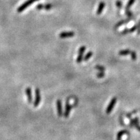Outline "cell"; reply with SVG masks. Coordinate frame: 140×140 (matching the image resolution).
Listing matches in <instances>:
<instances>
[{
  "instance_id": "ac0fdd59",
  "label": "cell",
  "mask_w": 140,
  "mask_h": 140,
  "mask_svg": "<svg viewBox=\"0 0 140 140\" xmlns=\"http://www.w3.org/2000/svg\"><path fill=\"white\" fill-rule=\"evenodd\" d=\"M131 58H132L133 61H136L137 59V55H136V53L135 51H131Z\"/></svg>"
},
{
  "instance_id": "7402d4cb",
  "label": "cell",
  "mask_w": 140,
  "mask_h": 140,
  "mask_svg": "<svg viewBox=\"0 0 140 140\" xmlns=\"http://www.w3.org/2000/svg\"><path fill=\"white\" fill-rule=\"evenodd\" d=\"M104 75H105V73H104V72H99V73L98 72V73H97V76L99 78H102V77H104Z\"/></svg>"
},
{
  "instance_id": "5b68a950",
  "label": "cell",
  "mask_w": 140,
  "mask_h": 140,
  "mask_svg": "<svg viewBox=\"0 0 140 140\" xmlns=\"http://www.w3.org/2000/svg\"><path fill=\"white\" fill-rule=\"evenodd\" d=\"M71 110H72V106L69 103V99H67L66 101V107H65V112L64 114V116L66 118H67L69 115L70 112H71Z\"/></svg>"
},
{
  "instance_id": "d4e9b609",
  "label": "cell",
  "mask_w": 140,
  "mask_h": 140,
  "mask_svg": "<svg viewBox=\"0 0 140 140\" xmlns=\"http://www.w3.org/2000/svg\"><path fill=\"white\" fill-rule=\"evenodd\" d=\"M44 5L39 4V5H38L37 7H36V8H37L38 10H41V9H42V8H44Z\"/></svg>"
},
{
  "instance_id": "9c48e42d",
  "label": "cell",
  "mask_w": 140,
  "mask_h": 140,
  "mask_svg": "<svg viewBox=\"0 0 140 140\" xmlns=\"http://www.w3.org/2000/svg\"><path fill=\"white\" fill-rule=\"evenodd\" d=\"M132 18H127V19H123V20L119 21V22H117V23L115 24V27H114V29H117V28H119V27H121V25H124V24H126V23H128V22H130V21L132 19Z\"/></svg>"
},
{
  "instance_id": "30bf717a",
  "label": "cell",
  "mask_w": 140,
  "mask_h": 140,
  "mask_svg": "<svg viewBox=\"0 0 140 140\" xmlns=\"http://www.w3.org/2000/svg\"><path fill=\"white\" fill-rule=\"evenodd\" d=\"M105 5H106V4H105L104 2H101L99 3V5H98V7H97V12H96V14H97V15H99V14H101L102 13H103V10H104V7H105Z\"/></svg>"
},
{
  "instance_id": "e0dca14e",
  "label": "cell",
  "mask_w": 140,
  "mask_h": 140,
  "mask_svg": "<svg viewBox=\"0 0 140 140\" xmlns=\"http://www.w3.org/2000/svg\"><path fill=\"white\" fill-rule=\"evenodd\" d=\"M125 14L128 18H133V13L130 10H125Z\"/></svg>"
},
{
  "instance_id": "9a60e30c",
  "label": "cell",
  "mask_w": 140,
  "mask_h": 140,
  "mask_svg": "<svg viewBox=\"0 0 140 140\" xmlns=\"http://www.w3.org/2000/svg\"><path fill=\"white\" fill-rule=\"evenodd\" d=\"M92 55H93V52H92V51H89V52L84 56V57L83 58V60H84V61H88V60L92 57Z\"/></svg>"
},
{
  "instance_id": "7c38bea8",
  "label": "cell",
  "mask_w": 140,
  "mask_h": 140,
  "mask_svg": "<svg viewBox=\"0 0 140 140\" xmlns=\"http://www.w3.org/2000/svg\"><path fill=\"white\" fill-rule=\"evenodd\" d=\"M131 51L129 49H123L119 51V55L121 56H126L128 55H131Z\"/></svg>"
},
{
  "instance_id": "ba28073f",
  "label": "cell",
  "mask_w": 140,
  "mask_h": 140,
  "mask_svg": "<svg viewBox=\"0 0 140 140\" xmlns=\"http://www.w3.org/2000/svg\"><path fill=\"white\" fill-rule=\"evenodd\" d=\"M25 93L27 96V100L29 103H31L33 102V95H32V89L30 87H27L25 89Z\"/></svg>"
},
{
  "instance_id": "8fae6325",
  "label": "cell",
  "mask_w": 140,
  "mask_h": 140,
  "mask_svg": "<svg viewBox=\"0 0 140 140\" xmlns=\"http://www.w3.org/2000/svg\"><path fill=\"white\" fill-rule=\"evenodd\" d=\"M125 134H129V132H128L127 130H122V131H119L117 133V140H121L123 136Z\"/></svg>"
},
{
  "instance_id": "44dd1931",
  "label": "cell",
  "mask_w": 140,
  "mask_h": 140,
  "mask_svg": "<svg viewBox=\"0 0 140 140\" xmlns=\"http://www.w3.org/2000/svg\"><path fill=\"white\" fill-rule=\"evenodd\" d=\"M137 25H134L132 27H131V29H129V33H132L134 32H135V31L137 30Z\"/></svg>"
},
{
  "instance_id": "ffe728a7",
  "label": "cell",
  "mask_w": 140,
  "mask_h": 140,
  "mask_svg": "<svg viewBox=\"0 0 140 140\" xmlns=\"http://www.w3.org/2000/svg\"><path fill=\"white\" fill-rule=\"evenodd\" d=\"M52 8H53V5L51 4H50V3H47V4L44 5V8H45V9L47 10V11L51 9Z\"/></svg>"
},
{
  "instance_id": "cb8c5ba5",
  "label": "cell",
  "mask_w": 140,
  "mask_h": 140,
  "mask_svg": "<svg viewBox=\"0 0 140 140\" xmlns=\"http://www.w3.org/2000/svg\"><path fill=\"white\" fill-rule=\"evenodd\" d=\"M137 34H140V20L139 21L138 23L137 24Z\"/></svg>"
},
{
  "instance_id": "2e32d148",
  "label": "cell",
  "mask_w": 140,
  "mask_h": 140,
  "mask_svg": "<svg viewBox=\"0 0 140 140\" xmlns=\"http://www.w3.org/2000/svg\"><path fill=\"white\" fill-rule=\"evenodd\" d=\"M115 5H116V7H117L119 10H121V8L123 7V3L121 2V1L120 0H117L116 2H115Z\"/></svg>"
},
{
  "instance_id": "8992f818",
  "label": "cell",
  "mask_w": 140,
  "mask_h": 140,
  "mask_svg": "<svg viewBox=\"0 0 140 140\" xmlns=\"http://www.w3.org/2000/svg\"><path fill=\"white\" fill-rule=\"evenodd\" d=\"M56 108H57V114L58 117H62L63 114V109H62V101L60 99L56 101Z\"/></svg>"
},
{
  "instance_id": "3957f363",
  "label": "cell",
  "mask_w": 140,
  "mask_h": 140,
  "mask_svg": "<svg viewBox=\"0 0 140 140\" xmlns=\"http://www.w3.org/2000/svg\"><path fill=\"white\" fill-rule=\"evenodd\" d=\"M116 103H117V97H113L112 99V100L110 101V103H109L107 108H106V114H109L112 112V111L113 109H114V106H115V104H116Z\"/></svg>"
},
{
  "instance_id": "5bb4252c",
  "label": "cell",
  "mask_w": 140,
  "mask_h": 140,
  "mask_svg": "<svg viewBox=\"0 0 140 140\" xmlns=\"http://www.w3.org/2000/svg\"><path fill=\"white\" fill-rule=\"evenodd\" d=\"M136 2V0H128V3H126V5L125 7V10H130L131 7H132V5Z\"/></svg>"
},
{
  "instance_id": "6da1fadb",
  "label": "cell",
  "mask_w": 140,
  "mask_h": 140,
  "mask_svg": "<svg viewBox=\"0 0 140 140\" xmlns=\"http://www.w3.org/2000/svg\"><path fill=\"white\" fill-rule=\"evenodd\" d=\"M37 1H38V0H27V2H24L22 5H20L18 7V13H22V12H23L25 8H27L29 5L33 4V3H34L35 2H37Z\"/></svg>"
},
{
  "instance_id": "7a4b0ae2",
  "label": "cell",
  "mask_w": 140,
  "mask_h": 140,
  "mask_svg": "<svg viewBox=\"0 0 140 140\" xmlns=\"http://www.w3.org/2000/svg\"><path fill=\"white\" fill-rule=\"evenodd\" d=\"M86 49V47L85 45H83V46H81L79 48V49H78V55L77 58V61H76L77 63L80 64L82 62V61H83V58H84L83 55H84V52H85Z\"/></svg>"
},
{
  "instance_id": "277c9868",
  "label": "cell",
  "mask_w": 140,
  "mask_h": 140,
  "mask_svg": "<svg viewBox=\"0 0 140 140\" xmlns=\"http://www.w3.org/2000/svg\"><path fill=\"white\" fill-rule=\"evenodd\" d=\"M41 101V96H40V91L38 88H36L35 89V99L34 101V107H37L39 105Z\"/></svg>"
},
{
  "instance_id": "52a82bcc",
  "label": "cell",
  "mask_w": 140,
  "mask_h": 140,
  "mask_svg": "<svg viewBox=\"0 0 140 140\" xmlns=\"http://www.w3.org/2000/svg\"><path fill=\"white\" fill-rule=\"evenodd\" d=\"M75 35V33L73 31L62 32L60 33L59 37L61 38H72Z\"/></svg>"
},
{
  "instance_id": "d6986e66",
  "label": "cell",
  "mask_w": 140,
  "mask_h": 140,
  "mask_svg": "<svg viewBox=\"0 0 140 140\" xmlns=\"http://www.w3.org/2000/svg\"><path fill=\"white\" fill-rule=\"evenodd\" d=\"M96 69H97L99 72H104L105 71V67H103V66H96L95 67Z\"/></svg>"
},
{
  "instance_id": "4fadbf2b",
  "label": "cell",
  "mask_w": 140,
  "mask_h": 140,
  "mask_svg": "<svg viewBox=\"0 0 140 140\" xmlns=\"http://www.w3.org/2000/svg\"><path fill=\"white\" fill-rule=\"evenodd\" d=\"M134 126L136 128V129L140 132V125H139L138 118L137 117H135V118L134 119Z\"/></svg>"
},
{
  "instance_id": "603a6c76",
  "label": "cell",
  "mask_w": 140,
  "mask_h": 140,
  "mask_svg": "<svg viewBox=\"0 0 140 140\" xmlns=\"http://www.w3.org/2000/svg\"><path fill=\"white\" fill-rule=\"evenodd\" d=\"M128 33H129V29H125L124 30L122 31V32L121 33V34H126Z\"/></svg>"
}]
</instances>
